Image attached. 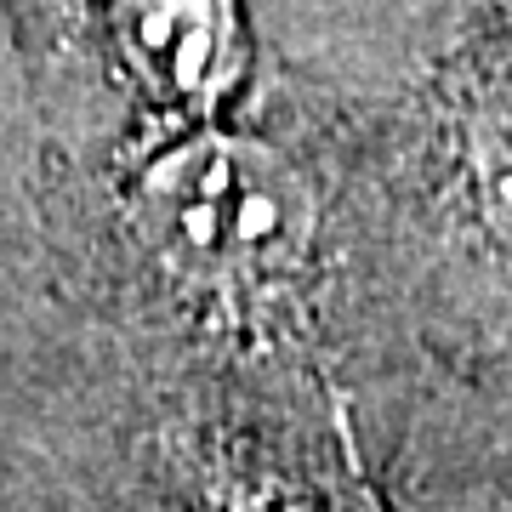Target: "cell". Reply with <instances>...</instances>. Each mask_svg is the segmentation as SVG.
Here are the masks:
<instances>
[{"label": "cell", "mask_w": 512, "mask_h": 512, "mask_svg": "<svg viewBox=\"0 0 512 512\" xmlns=\"http://www.w3.org/2000/svg\"><path fill=\"white\" fill-rule=\"evenodd\" d=\"M126 40L154 69V80L194 86L211 46H217L211 0H126Z\"/></svg>", "instance_id": "obj_2"}, {"label": "cell", "mask_w": 512, "mask_h": 512, "mask_svg": "<svg viewBox=\"0 0 512 512\" xmlns=\"http://www.w3.org/2000/svg\"><path fill=\"white\" fill-rule=\"evenodd\" d=\"M137 228L171 274L194 285H256L308 256L319 200L302 165L274 143L205 131L143 171Z\"/></svg>", "instance_id": "obj_1"}, {"label": "cell", "mask_w": 512, "mask_h": 512, "mask_svg": "<svg viewBox=\"0 0 512 512\" xmlns=\"http://www.w3.org/2000/svg\"><path fill=\"white\" fill-rule=\"evenodd\" d=\"M467 194H473V217L490 234L501 256H512V92L484 97L467 120Z\"/></svg>", "instance_id": "obj_3"}, {"label": "cell", "mask_w": 512, "mask_h": 512, "mask_svg": "<svg viewBox=\"0 0 512 512\" xmlns=\"http://www.w3.org/2000/svg\"><path fill=\"white\" fill-rule=\"evenodd\" d=\"M501 6H507V12H512V0H501Z\"/></svg>", "instance_id": "obj_4"}]
</instances>
